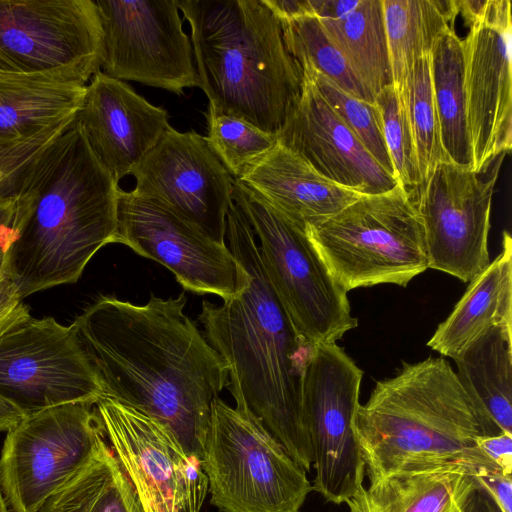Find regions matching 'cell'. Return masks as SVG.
I'll list each match as a JSON object with an SVG mask.
<instances>
[{
  "instance_id": "44dd1931",
  "label": "cell",
  "mask_w": 512,
  "mask_h": 512,
  "mask_svg": "<svg viewBox=\"0 0 512 512\" xmlns=\"http://www.w3.org/2000/svg\"><path fill=\"white\" fill-rule=\"evenodd\" d=\"M238 180L303 229L361 196L323 177L278 140Z\"/></svg>"
},
{
  "instance_id": "484cf974",
  "label": "cell",
  "mask_w": 512,
  "mask_h": 512,
  "mask_svg": "<svg viewBox=\"0 0 512 512\" xmlns=\"http://www.w3.org/2000/svg\"><path fill=\"white\" fill-rule=\"evenodd\" d=\"M392 86L402 99L418 60L453 28V0H382Z\"/></svg>"
},
{
  "instance_id": "f1b7e54d",
  "label": "cell",
  "mask_w": 512,
  "mask_h": 512,
  "mask_svg": "<svg viewBox=\"0 0 512 512\" xmlns=\"http://www.w3.org/2000/svg\"><path fill=\"white\" fill-rule=\"evenodd\" d=\"M36 512H145L107 440L89 463Z\"/></svg>"
},
{
  "instance_id": "ab89813d",
  "label": "cell",
  "mask_w": 512,
  "mask_h": 512,
  "mask_svg": "<svg viewBox=\"0 0 512 512\" xmlns=\"http://www.w3.org/2000/svg\"><path fill=\"white\" fill-rule=\"evenodd\" d=\"M265 2L279 20L314 15L310 0H265Z\"/></svg>"
},
{
  "instance_id": "ba28073f",
  "label": "cell",
  "mask_w": 512,
  "mask_h": 512,
  "mask_svg": "<svg viewBox=\"0 0 512 512\" xmlns=\"http://www.w3.org/2000/svg\"><path fill=\"white\" fill-rule=\"evenodd\" d=\"M232 199L259 238L264 270L301 339L314 347L336 342L357 327L347 292L330 274L305 229L238 179Z\"/></svg>"
},
{
  "instance_id": "83f0119b",
  "label": "cell",
  "mask_w": 512,
  "mask_h": 512,
  "mask_svg": "<svg viewBox=\"0 0 512 512\" xmlns=\"http://www.w3.org/2000/svg\"><path fill=\"white\" fill-rule=\"evenodd\" d=\"M431 77L440 139L446 158L452 164L471 168L463 46L454 28L446 30L433 48Z\"/></svg>"
},
{
  "instance_id": "f546056e",
  "label": "cell",
  "mask_w": 512,
  "mask_h": 512,
  "mask_svg": "<svg viewBox=\"0 0 512 512\" xmlns=\"http://www.w3.org/2000/svg\"><path fill=\"white\" fill-rule=\"evenodd\" d=\"M280 23L286 48L301 66L307 64L346 93L374 102V97L351 73L315 15L280 20Z\"/></svg>"
},
{
  "instance_id": "7c38bea8",
  "label": "cell",
  "mask_w": 512,
  "mask_h": 512,
  "mask_svg": "<svg viewBox=\"0 0 512 512\" xmlns=\"http://www.w3.org/2000/svg\"><path fill=\"white\" fill-rule=\"evenodd\" d=\"M503 156L480 173L442 162L409 193L423 227L429 268L470 282L489 265L492 198Z\"/></svg>"
},
{
  "instance_id": "5bb4252c",
  "label": "cell",
  "mask_w": 512,
  "mask_h": 512,
  "mask_svg": "<svg viewBox=\"0 0 512 512\" xmlns=\"http://www.w3.org/2000/svg\"><path fill=\"white\" fill-rule=\"evenodd\" d=\"M0 398L24 416L102 398L72 325L31 317L0 339Z\"/></svg>"
},
{
  "instance_id": "d6986e66",
  "label": "cell",
  "mask_w": 512,
  "mask_h": 512,
  "mask_svg": "<svg viewBox=\"0 0 512 512\" xmlns=\"http://www.w3.org/2000/svg\"><path fill=\"white\" fill-rule=\"evenodd\" d=\"M300 99L277 140L331 182L361 195L388 192L399 185L367 151L317 89L309 75Z\"/></svg>"
},
{
  "instance_id": "7402d4cb",
  "label": "cell",
  "mask_w": 512,
  "mask_h": 512,
  "mask_svg": "<svg viewBox=\"0 0 512 512\" xmlns=\"http://www.w3.org/2000/svg\"><path fill=\"white\" fill-rule=\"evenodd\" d=\"M460 466L394 472L369 481L346 502L349 512H468L478 483Z\"/></svg>"
},
{
  "instance_id": "9c48e42d",
  "label": "cell",
  "mask_w": 512,
  "mask_h": 512,
  "mask_svg": "<svg viewBox=\"0 0 512 512\" xmlns=\"http://www.w3.org/2000/svg\"><path fill=\"white\" fill-rule=\"evenodd\" d=\"M104 441L93 403H68L24 416L7 431L0 454V490L8 512H36Z\"/></svg>"
},
{
  "instance_id": "ac0fdd59",
  "label": "cell",
  "mask_w": 512,
  "mask_h": 512,
  "mask_svg": "<svg viewBox=\"0 0 512 512\" xmlns=\"http://www.w3.org/2000/svg\"><path fill=\"white\" fill-rule=\"evenodd\" d=\"M512 16L509 0H487L464 39L467 122L474 172L512 146Z\"/></svg>"
},
{
  "instance_id": "d590c367",
  "label": "cell",
  "mask_w": 512,
  "mask_h": 512,
  "mask_svg": "<svg viewBox=\"0 0 512 512\" xmlns=\"http://www.w3.org/2000/svg\"><path fill=\"white\" fill-rule=\"evenodd\" d=\"M15 282L5 270L0 272V339L32 316Z\"/></svg>"
},
{
  "instance_id": "7bdbcfd3",
  "label": "cell",
  "mask_w": 512,
  "mask_h": 512,
  "mask_svg": "<svg viewBox=\"0 0 512 512\" xmlns=\"http://www.w3.org/2000/svg\"><path fill=\"white\" fill-rule=\"evenodd\" d=\"M468 512H502L490 494L478 485L471 499Z\"/></svg>"
},
{
  "instance_id": "30bf717a",
  "label": "cell",
  "mask_w": 512,
  "mask_h": 512,
  "mask_svg": "<svg viewBox=\"0 0 512 512\" xmlns=\"http://www.w3.org/2000/svg\"><path fill=\"white\" fill-rule=\"evenodd\" d=\"M102 54L94 0H0V75L87 85Z\"/></svg>"
},
{
  "instance_id": "2e32d148",
  "label": "cell",
  "mask_w": 512,
  "mask_h": 512,
  "mask_svg": "<svg viewBox=\"0 0 512 512\" xmlns=\"http://www.w3.org/2000/svg\"><path fill=\"white\" fill-rule=\"evenodd\" d=\"M108 444L145 512H201L208 480L201 460L161 424L109 398L95 404Z\"/></svg>"
},
{
  "instance_id": "7a4b0ae2",
  "label": "cell",
  "mask_w": 512,
  "mask_h": 512,
  "mask_svg": "<svg viewBox=\"0 0 512 512\" xmlns=\"http://www.w3.org/2000/svg\"><path fill=\"white\" fill-rule=\"evenodd\" d=\"M228 247L249 276L235 298L204 300L198 322L229 368L236 408L259 420L306 471L313 456L303 407V376L313 347L294 329L264 270L256 236L233 201L226 219Z\"/></svg>"
},
{
  "instance_id": "5b68a950",
  "label": "cell",
  "mask_w": 512,
  "mask_h": 512,
  "mask_svg": "<svg viewBox=\"0 0 512 512\" xmlns=\"http://www.w3.org/2000/svg\"><path fill=\"white\" fill-rule=\"evenodd\" d=\"M191 29L207 109L277 135L297 105L303 70L265 0H178Z\"/></svg>"
},
{
  "instance_id": "603a6c76",
  "label": "cell",
  "mask_w": 512,
  "mask_h": 512,
  "mask_svg": "<svg viewBox=\"0 0 512 512\" xmlns=\"http://www.w3.org/2000/svg\"><path fill=\"white\" fill-rule=\"evenodd\" d=\"M512 325V240L503 233L500 254L470 281L427 345L454 359L488 329Z\"/></svg>"
},
{
  "instance_id": "3957f363",
  "label": "cell",
  "mask_w": 512,
  "mask_h": 512,
  "mask_svg": "<svg viewBox=\"0 0 512 512\" xmlns=\"http://www.w3.org/2000/svg\"><path fill=\"white\" fill-rule=\"evenodd\" d=\"M120 187L76 119L36 158L17 199L5 271L23 298L75 283L113 243Z\"/></svg>"
},
{
  "instance_id": "9a60e30c",
  "label": "cell",
  "mask_w": 512,
  "mask_h": 512,
  "mask_svg": "<svg viewBox=\"0 0 512 512\" xmlns=\"http://www.w3.org/2000/svg\"><path fill=\"white\" fill-rule=\"evenodd\" d=\"M113 243L154 260L193 293L238 297L249 276L226 244H218L154 199L132 191L118 193Z\"/></svg>"
},
{
  "instance_id": "f6af8a7d",
  "label": "cell",
  "mask_w": 512,
  "mask_h": 512,
  "mask_svg": "<svg viewBox=\"0 0 512 512\" xmlns=\"http://www.w3.org/2000/svg\"><path fill=\"white\" fill-rule=\"evenodd\" d=\"M0 512H8L3 495L0 490Z\"/></svg>"
},
{
  "instance_id": "f35d334b",
  "label": "cell",
  "mask_w": 512,
  "mask_h": 512,
  "mask_svg": "<svg viewBox=\"0 0 512 512\" xmlns=\"http://www.w3.org/2000/svg\"><path fill=\"white\" fill-rule=\"evenodd\" d=\"M17 199L0 200V272L5 270L8 252L17 234Z\"/></svg>"
},
{
  "instance_id": "ee69618b",
  "label": "cell",
  "mask_w": 512,
  "mask_h": 512,
  "mask_svg": "<svg viewBox=\"0 0 512 512\" xmlns=\"http://www.w3.org/2000/svg\"><path fill=\"white\" fill-rule=\"evenodd\" d=\"M23 417L17 408L0 398V432H7Z\"/></svg>"
},
{
  "instance_id": "d4e9b609",
  "label": "cell",
  "mask_w": 512,
  "mask_h": 512,
  "mask_svg": "<svg viewBox=\"0 0 512 512\" xmlns=\"http://www.w3.org/2000/svg\"><path fill=\"white\" fill-rule=\"evenodd\" d=\"M453 360L476 407L502 432L512 434V325L488 329Z\"/></svg>"
},
{
  "instance_id": "277c9868",
  "label": "cell",
  "mask_w": 512,
  "mask_h": 512,
  "mask_svg": "<svg viewBox=\"0 0 512 512\" xmlns=\"http://www.w3.org/2000/svg\"><path fill=\"white\" fill-rule=\"evenodd\" d=\"M355 434L369 481L408 470L460 466L500 470L478 447L501 433L470 399L443 358L403 363L359 405Z\"/></svg>"
},
{
  "instance_id": "1f68e13d",
  "label": "cell",
  "mask_w": 512,
  "mask_h": 512,
  "mask_svg": "<svg viewBox=\"0 0 512 512\" xmlns=\"http://www.w3.org/2000/svg\"><path fill=\"white\" fill-rule=\"evenodd\" d=\"M204 115L207 120L206 139L234 179L240 178L277 142V135L237 117L209 109Z\"/></svg>"
},
{
  "instance_id": "4dcf8cb0",
  "label": "cell",
  "mask_w": 512,
  "mask_h": 512,
  "mask_svg": "<svg viewBox=\"0 0 512 512\" xmlns=\"http://www.w3.org/2000/svg\"><path fill=\"white\" fill-rule=\"evenodd\" d=\"M400 101L407 110L422 182L438 164L448 162L434 102L431 55L417 61Z\"/></svg>"
},
{
  "instance_id": "8d00e7d4",
  "label": "cell",
  "mask_w": 512,
  "mask_h": 512,
  "mask_svg": "<svg viewBox=\"0 0 512 512\" xmlns=\"http://www.w3.org/2000/svg\"><path fill=\"white\" fill-rule=\"evenodd\" d=\"M502 512H512V475L498 469H479L473 473Z\"/></svg>"
},
{
  "instance_id": "b9f144b4",
  "label": "cell",
  "mask_w": 512,
  "mask_h": 512,
  "mask_svg": "<svg viewBox=\"0 0 512 512\" xmlns=\"http://www.w3.org/2000/svg\"><path fill=\"white\" fill-rule=\"evenodd\" d=\"M486 1L482 0H453L457 15L461 14L465 24L470 27L481 15Z\"/></svg>"
},
{
  "instance_id": "4fadbf2b",
  "label": "cell",
  "mask_w": 512,
  "mask_h": 512,
  "mask_svg": "<svg viewBox=\"0 0 512 512\" xmlns=\"http://www.w3.org/2000/svg\"><path fill=\"white\" fill-rule=\"evenodd\" d=\"M103 33L100 71L183 95L199 87L178 0H96Z\"/></svg>"
},
{
  "instance_id": "e0dca14e",
  "label": "cell",
  "mask_w": 512,
  "mask_h": 512,
  "mask_svg": "<svg viewBox=\"0 0 512 512\" xmlns=\"http://www.w3.org/2000/svg\"><path fill=\"white\" fill-rule=\"evenodd\" d=\"M130 175L136 194L158 201L212 241L226 244L234 178L206 137L169 125Z\"/></svg>"
},
{
  "instance_id": "836d02e7",
  "label": "cell",
  "mask_w": 512,
  "mask_h": 512,
  "mask_svg": "<svg viewBox=\"0 0 512 512\" xmlns=\"http://www.w3.org/2000/svg\"><path fill=\"white\" fill-rule=\"evenodd\" d=\"M379 109L385 144L398 183L415 189L421 177L411 134L408 114L392 85L385 87L374 98Z\"/></svg>"
},
{
  "instance_id": "ffe728a7",
  "label": "cell",
  "mask_w": 512,
  "mask_h": 512,
  "mask_svg": "<svg viewBox=\"0 0 512 512\" xmlns=\"http://www.w3.org/2000/svg\"><path fill=\"white\" fill-rule=\"evenodd\" d=\"M77 120L94 155L117 182L130 175L169 126L165 109L101 71L86 86Z\"/></svg>"
},
{
  "instance_id": "6da1fadb",
  "label": "cell",
  "mask_w": 512,
  "mask_h": 512,
  "mask_svg": "<svg viewBox=\"0 0 512 512\" xmlns=\"http://www.w3.org/2000/svg\"><path fill=\"white\" fill-rule=\"evenodd\" d=\"M187 297L150 295L137 305L102 295L71 324L102 389L164 426L189 454L202 458L213 401L229 368L195 322Z\"/></svg>"
},
{
  "instance_id": "74e56055",
  "label": "cell",
  "mask_w": 512,
  "mask_h": 512,
  "mask_svg": "<svg viewBox=\"0 0 512 512\" xmlns=\"http://www.w3.org/2000/svg\"><path fill=\"white\" fill-rule=\"evenodd\" d=\"M478 447L501 471L512 475V434L481 437Z\"/></svg>"
},
{
  "instance_id": "60d3db41",
  "label": "cell",
  "mask_w": 512,
  "mask_h": 512,
  "mask_svg": "<svg viewBox=\"0 0 512 512\" xmlns=\"http://www.w3.org/2000/svg\"><path fill=\"white\" fill-rule=\"evenodd\" d=\"M358 1L354 0H310L313 14L317 18H339L353 10Z\"/></svg>"
},
{
  "instance_id": "e575fe53",
  "label": "cell",
  "mask_w": 512,
  "mask_h": 512,
  "mask_svg": "<svg viewBox=\"0 0 512 512\" xmlns=\"http://www.w3.org/2000/svg\"><path fill=\"white\" fill-rule=\"evenodd\" d=\"M76 117L29 139L0 147V200L18 198L21 195L36 158Z\"/></svg>"
},
{
  "instance_id": "d6a6232c",
  "label": "cell",
  "mask_w": 512,
  "mask_h": 512,
  "mask_svg": "<svg viewBox=\"0 0 512 512\" xmlns=\"http://www.w3.org/2000/svg\"><path fill=\"white\" fill-rule=\"evenodd\" d=\"M301 67L303 72L310 76L330 107L360 140L372 157L395 177L384 140L380 112L376 104L346 93L326 76L307 64Z\"/></svg>"
},
{
  "instance_id": "8992f818",
  "label": "cell",
  "mask_w": 512,
  "mask_h": 512,
  "mask_svg": "<svg viewBox=\"0 0 512 512\" xmlns=\"http://www.w3.org/2000/svg\"><path fill=\"white\" fill-rule=\"evenodd\" d=\"M305 231L346 292L379 284L406 286L429 268L420 218L400 184L385 193L361 195Z\"/></svg>"
},
{
  "instance_id": "cb8c5ba5",
  "label": "cell",
  "mask_w": 512,
  "mask_h": 512,
  "mask_svg": "<svg viewBox=\"0 0 512 512\" xmlns=\"http://www.w3.org/2000/svg\"><path fill=\"white\" fill-rule=\"evenodd\" d=\"M86 86L45 77L0 75V147L74 119Z\"/></svg>"
},
{
  "instance_id": "8fae6325",
  "label": "cell",
  "mask_w": 512,
  "mask_h": 512,
  "mask_svg": "<svg viewBox=\"0 0 512 512\" xmlns=\"http://www.w3.org/2000/svg\"><path fill=\"white\" fill-rule=\"evenodd\" d=\"M363 371L337 345L313 347L303 376V407L315 470L312 489L346 503L363 486L365 463L355 434Z\"/></svg>"
},
{
  "instance_id": "52a82bcc",
  "label": "cell",
  "mask_w": 512,
  "mask_h": 512,
  "mask_svg": "<svg viewBox=\"0 0 512 512\" xmlns=\"http://www.w3.org/2000/svg\"><path fill=\"white\" fill-rule=\"evenodd\" d=\"M201 465L221 512H299L313 491L307 472L264 425L220 397L212 403Z\"/></svg>"
},
{
  "instance_id": "4316f807",
  "label": "cell",
  "mask_w": 512,
  "mask_h": 512,
  "mask_svg": "<svg viewBox=\"0 0 512 512\" xmlns=\"http://www.w3.org/2000/svg\"><path fill=\"white\" fill-rule=\"evenodd\" d=\"M318 20L351 73L374 98L392 85L382 0H359L339 18Z\"/></svg>"
}]
</instances>
